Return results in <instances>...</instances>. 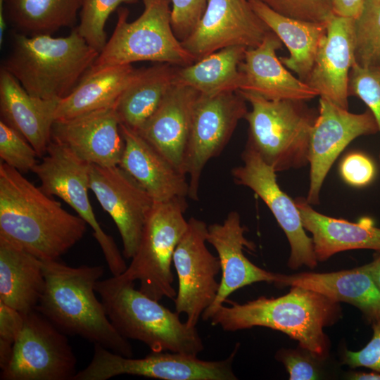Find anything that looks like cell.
I'll return each mask as SVG.
<instances>
[{
	"label": "cell",
	"mask_w": 380,
	"mask_h": 380,
	"mask_svg": "<svg viewBox=\"0 0 380 380\" xmlns=\"http://www.w3.org/2000/svg\"><path fill=\"white\" fill-rule=\"evenodd\" d=\"M87 225L22 172L0 163V238L42 260H57L82 239Z\"/></svg>",
	"instance_id": "obj_1"
},
{
	"label": "cell",
	"mask_w": 380,
	"mask_h": 380,
	"mask_svg": "<svg viewBox=\"0 0 380 380\" xmlns=\"http://www.w3.org/2000/svg\"><path fill=\"white\" fill-rule=\"evenodd\" d=\"M42 261L45 289L36 310L66 335L80 336L132 357V346L115 329L95 293L103 267H71L58 260Z\"/></svg>",
	"instance_id": "obj_2"
},
{
	"label": "cell",
	"mask_w": 380,
	"mask_h": 380,
	"mask_svg": "<svg viewBox=\"0 0 380 380\" xmlns=\"http://www.w3.org/2000/svg\"><path fill=\"white\" fill-rule=\"evenodd\" d=\"M221 305L209 321L224 331L264 327L281 331L298 341L316 358L324 357L328 343L323 329L341 315L339 303L310 289L291 286L278 298L259 297L244 303Z\"/></svg>",
	"instance_id": "obj_3"
},
{
	"label": "cell",
	"mask_w": 380,
	"mask_h": 380,
	"mask_svg": "<svg viewBox=\"0 0 380 380\" xmlns=\"http://www.w3.org/2000/svg\"><path fill=\"white\" fill-rule=\"evenodd\" d=\"M99 54L77 28L64 37L15 32L11 49L1 67L30 95L60 100L73 90Z\"/></svg>",
	"instance_id": "obj_4"
},
{
	"label": "cell",
	"mask_w": 380,
	"mask_h": 380,
	"mask_svg": "<svg viewBox=\"0 0 380 380\" xmlns=\"http://www.w3.org/2000/svg\"><path fill=\"white\" fill-rule=\"evenodd\" d=\"M106 314L126 339L143 342L152 352L170 351L197 356L204 348L196 327L134 287L120 275L99 280L95 287Z\"/></svg>",
	"instance_id": "obj_5"
},
{
	"label": "cell",
	"mask_w": 380,
	"mask_h": 380,
	"mask_svg": "<svg viewBox=\"0 0 380 380\" xmlns=\"http://www.w3.org/2000/svg\"><path fill=\"white\" fill-rule=\"evenodd\" d=\"M238 91L251 107L244 117L248 124L246 144L276 172L308 165L318 111L306 101L268 100L253 92Z\"/></svg>",
	"instance_id": "obj_6"
},
{
	"label": "cell",
	"mask_w": 380,
	"mask_h": 380,
	"mask_svg": "<svg viewBox=\"0 0 380 380\" xmlns=\"http://www.w3.org/2000/svg\"><path fill=\"white\" fill-rule=\"evenodd\" d=\"M143 13L133 22L127 20V9L118 10L113 33L90 68L138 61L184 67L195 62L172 30L171 0H143Z\"/></svg>",
	"instance_id": "obj_7"
},
{
	"label": "cell",
	"mask_w": 380,
	"mask_h": 380,
	"mask_svg": "<svg viewBox=\"0 0 380 380\" xmlns=\"http://www.w3.org/2000/svg\"><path fill=\"white\" fill-rule=\"evenodd\" d=\"M185 198L155 202L145 221L136 253L126 270L120 276L139 281V290L160 300L175 299L172 272L175 249L188 226L184 217Z\"/></svg>",
	"instance_id": "obj_8"
},
{
	"label": "cell",
	"mask_w": 380,
	"mask_h": 380,
	"mask_svg": "<svg viewBox=\"0 0 380 380\" xmlns=\"http://www.w3.org/2000/svg\"><path fill=\"white\" fill-rule=\"evenodd\" d=\"M237 349L238 346L226 359L208 361L170 351H151L143 358H132L94 344L91 362L73 380H106L121 374L163 380H236L232 363Z\"/></svg>",
	"instance_id": "obj_9"
},
{
	"label": "cell",
	"mask_w": 380,
	"mask_h": 380,
	"mask_svg": "<svg viewBox=\"0 0 380 380\" xmlns=\"http://www.w3.org/2000/svg\"><path fill=\"white\" fill-rule=\"evenodd\" d=\"M32 172L45 194L61 198L92 229L112 275L122 274L127 265L113 237L101 227L89 198L90 164L51 141Z\"/></svg>",
	"instance_id": "obj_10"
},
{
	"label": "cell",
	"mask_w": 380,
	"mask_h": 380,
	"mask_svg": "<svg viewBox=\"0 0 380 380\" xmlns=\"http://www.w3.org/2000/svg\"><path fill=\"white\" fill-rule=\"evenodd\" d=\"M246 103L239 91L199 94L193 110L183 160V172L189 177L190 198L198 199L205 165L228 144L239 122L248 112Z\"/></svg>",
	"instance_id": "obj_11"
},
{
	"label": "cell",
	"mask_w": 380,
	"mask_h": 380,
	"mask_svg": "<svg viewBox=\"0 0 380 380\" xmlns=\"http://www.w3.org/2000/svg\"><path fill=\"white\" fill-rule=\"evenodd\" d=\"M77 359L66 334L34 310L24 323L1 380H73Z\"/></svg>",
	"instance_id": "obj_12"
},
{
	"label": "cell",
	"mask_w": 380,
	"mask_h": 380,
	"mask_svg": "<svg viewBox=\"0 0 380 380\" xmlns=\"http://www.w3.org/2000/svg\"><path fill=\"white\" fill-rule=\"evenodd\" d=\"M208 227L203 220L191 217L172 256L178 278L175 310L184 313L186 322L191 327L196 326L213 303L220 286L216 280L220 270L219 258L206 246Z\"/></svg>",
	"instance_id": "obj_13"
},
{
	"label": "cell",
	"mask_w": 380,
	"mask_h": 380,
	"mask_svg": "<svg viewBox=\"0 0 380 380\" xmlns=\"http://www.w3.org/2000/svg\"><path fill=\"white\" fill-rule=\"evenodd\" d=\"M241 159L243 163L232 170L233 179L236 184L254 191L273 214L290 245L288 266L291 269L303 265L315 268L317 260L312 237L305 233L295 200L279 187L275 170L247 144Z\"/></svg>",
	"instance_id": "obj_14"
},
{
	"label": "cell",
	"mask_w": 380,
	"mask_h": 380,
	"mask_svg": "<svg viewBox=\"0 0 380 380\" xmlns=\"http://www.w3.org/2000/svg\"><path fill=\"white\" fill-rule=\"evenodd\" d=\"M377 132V123L369 109L353 113L319 97L309 148L310 182L305 198L310 205L319 204L324 181L346 147L359 137Z\"/></svg>",
	"instance_id": "obj_15"
},
{
	"label": "cell",
	"mask_w": 380,
	"mask_h": 380,
	"mask_svg": "<svg viewBox=\"0 0 380 380\" xmlns=\"http://www.w3.org/2000/svg\"><path fill=\"white\" fill-rule=\"evenodd\" d=\"M270 32L248 0H208L196 27L181 43L196 62L229 46L256 47Z\"/></svg>",
	"instance_id": "obj_16"
},
{
	"label": "cell",
	"mask_w": 380,
	"mask_h": 380,
	"mask_svg": "<svg viewBox=\"0 0 380 380\" xmlns=\"http://www.w3.org/2000/svg\"><path fill=\"white\" fill-rule=\"evenodd\" d=\"M89 189L114 221L123 244V255L136 253L146 217L155 201L120 166L90 164Z\"/></svg>",
	"instance_id": "obj_17"
},
{
	"label": "cell",
	"mask_w": 380,
	"mask_h": 380,
	"mask_svg": "<svg viewBox=\"0 0 380 380\" xmlns=\"http://www.w3.org/2000/svg\"><path fill=\"white\" fill-rule=\"evenodd\" d=\"M246 231L236 211L229 213L222 223H214L208 227L207 242L217 253L222 277L215 299L202 315L204 321H208L215 310L239 289L256 282L277 285L279 274L258 267L244 255V247L251 250L255 248L245 237Z\"/></svg>",
	"instance_id": "obj_18"
},
{
	"label": "cell",
	"mask_w": 380,
	"mask_h": 380,
	"mask_svg": "<svg viewBox=\"0 0 380 380\" xmlns=\"http://www.w3.org/2000/svg\"><path fill=\"white\" fill-rule=\"evenodd\" d=\"M120 125L114 108L100 109L55 120L51 141L89 164L116 166L124 148Z\"/></svg>",
	"instance_id": "obj_19"
},
{
	"label": "cell",
	"mask_w": 380,
	"mask_h": 380,
	"mask_svg": "<svg viewBox=\"0 0 380 380\" xmlns=\"http://www.w3.org/2000/svg\"><path fill=\"white\" fill-rule=\"evenodd\" d=\"M355 19L332 13L326 21V34L313 68L305 82L319 96L348 109V82L355 63Z\"/></svg>",
	"instance_id": "obj_20"
},
{
	"label": "cell",
	"mask_w": 380,
	"mask_h": 380,
	"mask_svg": "<svg viewBox=\"0 0 380 380\" xmlns=\"http://www.w3.org/2000/svg\"><path fill=\"white\" fill-rule=\"evenodd\" d=\"M282 44L271 31L258 46L246 49L239 65L243 76L239 91L253 92L268 100L308 101L319 96L316 89L295 77L281 63L277 51Z\"/></svg>",
	"instance_id": "obj_21"
},
{
	"label": "cell",
	"mask_w": 380,
	"mask_h": 380,
	"mask_svg": "<svg viewBox=\"0 0 380 380\" xmlns=\"http://www.w3.org/2000/svg\"><path fill=\"white\" fill-rule=\"evenodd\" d=\"M124 148L118 164L155 202L189 196L186 175L175 167L137 132L120 125Z\"/></svg>",
	"instance_id": "obj_22"
},
{
	"label": "cell",
	"mask_w": 380,
	"mask_h": 380,
	"mask_svg": "<svg viewBox=\"0 0 380 380\" xmlns=\"http://www.w3.org/2000/svg\"><path fill=\"white\" fill-rule=\"evenodd\" d=\"M58 100L30 95L3 67L0 70L1 120L20 134L44 157L51 142V129Z\"/></svg>",
	"instance_id": "obj_23"
},
{
	"label": "cell",
	"mask_w": 380,
	"mask_h": 380,
	"mask_svg": "<svg viewBox=\"0 0 380 380\" xmlns=\"http://www.w3.org/2000/svg\"><path fill=\"white\" fill-rule=\"evenodd\" d=\"M199 94L189 87L174 84L137 132L182 173L193 110Z\"/></svg>",
	"instance_id": "obj_24"
},
{
	"label": "cell",
	"mask_w": 380,
	"mask_h": 380,
	"mask_svg": "<svg viewBox=\"0 0 380 380\" xmlns=\"http://www.w3.org/2000/svg\"><path fill=\"white\" fill-rule=\"evenodd\" d=\"M294 200L305 229L312 234L317 261L327 260L336 253L349 250L380 251V228L370 217L352 222L317 212L305 197Z\"/></svg>",
	"instance_id": "obj_25"
},
{
	"label": "cell",
	"mask_w": 380,
	"mask_h": 380,
	"mask_svg": "<svg viewBox=\"0 0 380 380\" xmlns=\"http://www.w3.org/2000/svg\"><path fill=\"white\" fill-rule=\"evenodd\" d=\"M277 286L310 289L332 300L355 306L372 323L380 319V291L370 276L367 264L329 273L279 274Z\"/></svg>",
	"instance_id": "obj_26"
},
{
	"label": "cell",
	"mask_w": 380,
	"mask_h": 380,
	"mask_svg": "<svg viewBox=\"0 0 380 380\" xmlns=\"http://www.w3.org/2000/svg\"><path fill=\"white\" fill-rule=\"evenodd\" d=\"M44 289L43 261L0 238V303L25 315L36 310Z\"/></svg>",
	"instance_id": "obj_27"
},
{
	"label": "cell",
	"mask_w": 380,
	"mask_h": 380,
	"mask_svg": "<svg viewBox=\"0 0 380 380\" xmlns=\"http://www.w3.org/2000/svg\"><path fill=\"white\" fill-rule=\"evenodd\" d=\"M252 8L287 48L289 56L280 57L286 68L305 82L326 34V22L317 23L281 15L259 0H248Z\"/></svg>",
	"instance_id": "obj_28"
},
{
	"label": "cell",
	"mask_w": 380,
	"mask_h": 380,
	"mask_svg": "<svg viewBox=\"0 0 380 380\" xmlns=\"http://www.w3.org/2000/svg\"><path fill=\"white\" fill-rule=\"evenodd\" d=\"M137 70L132 65L89 68L73 90L58 100L55 110V120L114 108Z\"/></svg>",
	"instance_id": "obj_29"
},
{
	"label": "cell",
	"mask_w": 380,
	"mask_h": 380,
	"mask_svg": "<svg viewBox=\"0 0 380 380\" xmlns=\"http://www.w3.org/2000/svg\"><path fill=\"white\" fill-rule=\"evenodd\" d=\"M156 63L137 70L114 107L120 124L136 132L152 116L174 84L177 66Z\"/></svg>",
	"instance_id": "obj_30"
},
{
	"label": "cell",
	"mask_w": 380,
	"mask_h": 380,
	"mask_svg": "<svg viewBox=\"0 0 380 380\" xmlns=\"http://www.w3.org/2000/svg\"><path fill=\"white\" fill-rule=\"evenodd\" d=\"M246 49L241 46H229L191 65L177 66L174 84L189 87L203 95L238 91L243 84L239 65Z\"/></svg>",
	"instance_id": "obj_31"
},
{
	"label": "cell",
	"mask_w": 380,
	"mask_h": 380,
	"mask_svg": "<svg viewBox=\"0 0 380 380\" xmlns=\"http://www.w3.org/2000/svg\"><path fill=\"white\" fill-rule=\"evenodd\" d=\"M83 0H4L3 14L15 32L28 36L51 34L72 27Z\"/></svg>",
	"instance_id": "obj_32"
},
{
	"label": "cell",
	"mask_w": 380,
	"mask_h": 380,
	"mask_svg": "<svg viewBox=\"0 0 380 380\" xmlns=\"http://www.w3.org/2000/svg\"><path fill=\"white\" fill-rule=\"evenodd\" d=\"M355 27V62L362 67L380 70V0L365 1Z\"/></svg>",
	"instance_id": "obj_33"
},
{
	"label": "cell",
	"mask_w": 380,
	"mask_h": 380,
	"mask_svg": "<svg viewBox=\"0 0 380 380\" xmlns=\"http://www.w3.org/2000/svg\"><path fill=\"white\" fill-rule=\"evenodd\" d=\"M138 0H83L80 11V24L76 27L81 37L100 53L106 44V23L109 15L121 4Z\"/></svg>",
	"instance_id": "obj_34"
},
{
	"label": "cell",
	"mask_w": 380,
	"mask_h": 380,
	"mask_svg": "<svg viewBox=\"0 0 380 380\" xmlns=\"http://www.w3.org/2000/svg\"><path fill=\"white\" fill-rule=\"evenodd\" d=\"M32 146L17 131L0 120V158L23 173L32 171L39 163Z\"/></svg>",
	"instance_id": "obj_35"
},
{
	"label": "cell",
	"mask_w": 380,
	"mask_h": 380,
	"mask_svg": "<svg viewBox=\"0 0 380 380\" xmlns=\"http://www.w3.org/2000/svg\"><path fill=\"white\" fill-rule=\"evenodd\" d=\"M348 94L365 103L373 114L380 133V70L362 67L355 62L349 74ZM379 163L380 167V151Z\"/></svg>",
	"instance_id": "obj_36"
},
{
	"label": "cell",
	"mask_w": 380,
	"mask_h": 380,
	"mask_svg": "<svg viewBox=\"0 0 380 380\" xmlns=\"http://www.w3.org/2000/svg\"><path fill=\"white\" fill-rule=\"evenodd\" d=\"M274 11L295 19L325 23L333 13L331 0H259Z\"/></svg>",
	"instance_id": "obj_37"
},
{
	"label": "cell",
	"mask_w": 380,
	"mask_h": 380,
	"mask_svg": "<svg viewBox=\"0 0 380 380\" xmlns=\"http://www.w3.org/2000/svg\"><path fill=\"white\" fill-rule=\"evenodd\" d=\"M208 0H171V24L176 37L184 40L202 17Z\"/></svg>",
	"instance_id": "obj_38"
},
{
	"label": "cell",
	"mask_w": 380,
	"mask_h": 380,
	"mask_svg": "<svg viewBox=\"0 0 380 380\" xmlns=\"http://www.w3.org/2000/svg\"><path fill=\"white\" fill-rule=\"evenodd\" d=\"M339 173L347 184L361 188L374 181L376 170L374 161L367 154L360 151H353L341 160Z\"/></svg>",
	"instance_id": "obj_39"
},
{
	"label": "cell",
	"mask_w": 380,
	"mask_h": 380,
	"mask_svg": "<svg viewBox=\"0 0 380 380\" xmlns=\"http://www.w3.org/2000/svg\"><path fill=\"white\" fill-rule=\"evenodd\" d=\"M24 323V315L0 303V368L8 365Z\"/></svg>",
	"instance_id": "obj_40"
},
{
	"label": "cell",
	"mask_w": 380,
	"mask_h": 380,
	"mask_svg": "<svg viewBox=\"0 0 380 380\" xmlns=\"http://www.w3.org/2000/svg\"><path fill=\"white\" fill-rule=\"evenodd\" d=\"M312 354L305 355L293 350L281 349L276 354V358L281 362L289 374L290 380L317 379L319 372L312 357Z\"/></svg>",
	"instance_id": "obj_41"
},
{
	"label": "cell",
	"mask_w": 380,
	"mask_h": 380,
	"mask_svg": "<svg viewBox=\"0 0 380 380\" xmlns=\"http://www.w3.org/2000/svg\"><path fill=\"white\" fill-rule=\"evenodd\" d=\"M372 324L371 340L359 351L346 350L344 363L351 367H363L380 373V319Z\"/></svg>",
	"instance_id": "obj_42"
},
{
	"label": "cell",
	"mask_w": 380,
	"mask_h": 380,
	"mask_svg": "<svg viewBox=\"0 0 380 380\" xmlns=\"http://www.w3.org/2000/svg\"><path fill=\"white\" fill-rule=\"evenodd\" d=\"M366 0H331L336 15L356 20L362 14Z\"/></svg>",
	"instance_id": "obj_43"
},
{
	"label": "cell",
	"mask_w": 380,
	"mask_h": 380,
	"mask_svg": "<svg viewBox=\"0 0 380 380\" xmlns=\"http://www.w3.org/2000/svg\"><path fill=\"white\" fill-rule=\"evenodd\" d=\"M370 276L380 291V251L374 259L367 264Z\"/></svg>",
	"instance_id": "obj_44"
},
{
	"label": "cell",
	"mask_w": 380,
	"mask_h": 380,
	"mask_svg": "<svg viewBox=\"0 0 380 380\" xmlns=\"http://www.w3.org/2000/svg\"><path fill=\"white\" fill-rule=\"evenodd\" d=\"M350 379L355 380H380V373L371 372H354L350 376Z\"/></svg>",
	"instance_id": "obj_45"
},
{
	"label": "cell",
	"mask_w": 380,
	"mask_h": 380,
	"mask_svg": "<svg viewBox=\"0 0 380 380\" xmlns=\"http://www.w3.org/2000/svg\"><path fill=\"white\" fill-rule=\"evenodd\" d=\"M4 0H0V44H2L4 34L6 27V21L3 14V5Z\"/></svg>",
	"instance_id": "obj_46"
}]
</instances>
